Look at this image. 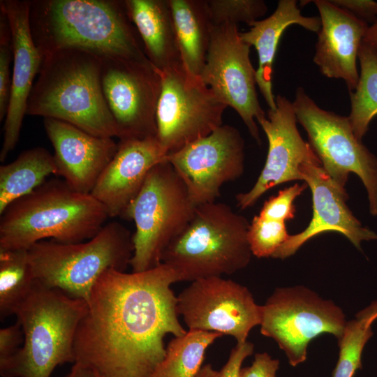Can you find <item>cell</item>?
<instances>
[{"label":"cell","mask_w":377,"mask_h":377,"mask_svg":"<svg viewBox=\"0 0 377 377\" xmlns=\"http://www.w3.org/2000/svg\"><path fill=\"white\" fill-rule=\"evenodd\" d=\"M360 71L355 89L350 93L348 116L355 137L362 141L377 115V56L363 41L358 52Z\"/></svg>","instance_id":"obj_28"},{"label":"cell","mask_w":377,"mask_h":377,"mask_svg":"<svg viewBox=\"0 0 377 377\" xmlns=\"http://www.w3.org/2000/svg\"><path fill=\"white\" fill-rule=\"evenodd\" d=\"M377 319V300L348 321L339 341V358L332 377H353L362 369V355L372 337V323Z\"/></svg>","instance_id":"obj_29"},{"label":"cell","mask_w":377,"mask_h":377,"mask_svg":"<svg viewBox=\"0 0 377 377\" xmlns=\"http://www.w3.org/2000/svg\"><path fill=\"white\" fill-rule=\"evenodd\" d=\"M300 172L311 191L313 217L306 229L290 235L272 258H288L312 237L329 231L342 234L358 249L362 241L377 239V235L354 216L346 203V190L332 179L318 158L304 163Z\"/></svg>","instance_id":"obj_17"},{"label":"cell","mask_w":377,"mask_h":377,"mask_svg":"<svg viewBox=\"0 0 377 377\" xmlns=\"http://www.w3.org/2000/svg\"><path fill=\"white\" fill-rule=\"evenodd\" d=\"M51 175H58L54 155L43 147L22 152L13 161L0 166V214L13 202L42 185Z\"/></svg>","instance_id":"obj_25"},{"label":"cell","mask_w":377,"mask_h":377,"mask_svg":"<svg viewBox=\"0 0 377 377\" xmlns=\"http://www.w3.org/2000/svg\"><path fill=\"white\" fill-rule=\"evenodd\" d=\"M223 335L188 330L168 343L162 361L151 377H195L201 369L207 348Z\"/></svg>","instance_id":"obj_26"},{"label":"cell","mask_w":377,"mask_h":377,"mask_svg":"<svg viewBox=\"0 0 377 377\" xmlns=\"http://www.w3.org/2000/svg\"><path fill=\"white\" fill-rule=\"evenodd\" d=\"M24 343V332L21 324L16 323L0 330V362L14 355Z\"/></svg>","instance_id":"obj_34"},{"label":"cell","mask_w":377,"mask_h":377,"mask_svg":"<svg viewBox=\"0 0 377 377\" xmlns=\"http://www.w3.org/2000/svg\"><path fill=\"white\" fill-rule=\"evenodd\" d=\"M28 250H0V318L15 313L38 286Z\"/></svg>","instance_id":"obj_27"},{"label":"cell","mask_w":377,"mask_h":377,"mask_svg":"<svg viewBox=\"0 0 377 377\" xmlns=\"http://www.w3.org/2000/svg\"><path fill=\"white\" fill-rule=\"evenodd\" d=\"M167 155L156 136L119 140L115 155L91 194L106 208L109 218L121 216L141 190L150 170Z\"/></svg>","instance_id":"obj_20"},{"label":"cell","mask_w":377,"mask_h":377,"mask_svg":"<svg viewBox=\"0 0 377 377\" xmlns=\"http://www.w3.org/2000/svg\"><path fill=\"white\" fill-rule=\"evenodd\" d=\"M64 377H103L94 369L80 362H75Z\"/></svg>","instance_id":"obj_38"},{"label":"cell","mask_w":377,"mask_h":377,"mask_svg":"<svg viewBox=\"0 0 377 377\" xmlns=\"http://www.w3.org/2000/svg\"><path fill=\"white\" fill-rule=\"evenodd\" d=\"M149 62L162 71L182 64L169 0H124Z\"/></svg>","instance_id":"obj_23"},{"label":"cell","mask_w":377,"mask_h":377,"mask_svg":"<svg viewBox=\"0 0 377 377\" xmlns=\"http://www.w3.org/2000/svg\"><path fill=\"white\" fill-rule=\"evenodd\" d=\"M249 223L223 202L198 205L186 228L166 247L161 263L179 281L230 275L246 267L252 253Z\"/></svg>","instance_id":"obj_6"},{"label":"cell","mask_w":377,"mask_h":377,"mask_svg":"<svg viewBox=\"0 0 377 377\" xmlns=\"http://www.w3.org/2000/svg\"><path fill=\"white\" fill-rule=\"evenodd\" d=\"M362 41L365 43L377 56V21L369 25Z\"/></svg>","instance_id":"obj_39"},{"label":"cell","mask_w":377,"mask_h":377,"mask_svg":"<svg viewBox=\"0 0 377 377\" xmlns=\"http://www.w3.org/2000/svg\"><path fill=\"white\" fill-rule=\"evenodd\" d=\"M177 298V312L188 330L230 335L237 343H244L250 331L260 324L261 306L246 286L230 279H198Z\"/></svg>","instance_id":"obj_13"},{"label":"cell","mask_w":377,"mask_h":377,"mask_svg":"<svg viewBox=\"0 0 377 377\" xmlns=\"http://www.w3.org/2000/svg\"><path fill=\"white\" fill-rule=\"evenodd\" d=\"M250 47L242 40L237 24L214 25L200 78L220 101L237 112L260 144L256 121L266 115L256 92V70L251 62Z\"/></svg>","instance_id":"obj_12"},{"label":"cell","mask_w":377,"mask_h":377,"mask_svg":"<svg viewBox=\"0 0 377 377\" xmlns=\"http://www.w3.org/2000/svg\"><path fill=\"white\" fill-rule=\"evenodd\" d=\"M26 114L69 123L98 137L119 138L101 84V59L78 50L44 56Z\"/></svg>","instance_id":"obj_3"},{"label":"cell","mask_w":377,"mask_h":377,"mask_svg":"<svg viewBox=\"0 0 377 377\" xmlns=\"http://www.w3.org/2000/svg\"><path fill=\"white\" fill-rule=\"evenodd\" d=\"M161 94L156 110V138L168 153L205 137L223 125L228 107L182 64L158 71Z\"/></svg>","instance_id":"obj_11"},{"label":"cell","mask_w":377,"mask_h":377,"mask_svg":"<svg viewBox=\"0 0 377 377\" xmlns=\"http://www.w3.org/2000/svg\"><path fill=\"white\" fill-rule=\"evenodd\" d=\"M43 125L54 149L57 176L73 190L91 193L115 155L118 143L55 119L44 118Z\"/></svg>","instance_id":"obj_19"},{"label":"cell","mask_w":377,"mask_h":377,"mask_svg":"<svg viewBox=\"0 0 377 377\" xmlns=\"http://www.w3.org/2000/svg\"><path fill=\"white\" fill-rule=\"evenodd\" d=\"M29 25L43 57L72 49L101 59L149 62L124 0L29 1Z\"/></svg>","instance_id":"obj_2"},{"label":"cell","mask_w":377,"mask_h":377,"mask_svg":"<svg viewBox=\"0 0 377 377\" xmlns=\"http://www.w3.org/2000/svg\"><path fill=\"white\" fill-rule=\"evenodd\" d=\"M253 344L248 341L237 343L231 350L228 360L219 371V377H239L244 360L253 354Z\"/></svg>","instance_id":"obj_36"},{"label":"cell","mask_w":377,"mask_h":377,"mask_svg":"<svg viewBox=\"0 0 377 377\" xmlns=\"http://www.w3.org/2000/svg\"><path fill=\"white\" fill-rule=\"evenodd\" d=\"M214 25L245 22L250 26L267 11L263 0H207Z\"/></svg>","instance_id":"obj_31"},{"label":"cell","mask_w":377,"mask_h":377,"mask_svg":"<svg viewBox=\"0 0 377 377\" xmlns=\"http://www.w3.org/2000/svg\"><path fill=\"white\" fill-rule=\"evenodd\" d=\"M331 1L367 24H372L377 21V1L372 0H331Z\"/></svg>","instance_id":"obj_37"},{"label":"cell","mask_w":377,"mask_h":377,"mask_svg":"<svg viewBox=\"0 0 377 377\" xmlns=\"http://www.w3.org/2000/svg\"><path fill=\"white\" fill-rule=\"evenodd\" d=\"M195 377H219V371L214 369L211 364H206Z\"/></svg>","instance_id":"obj_40"},{"label":"cell","mask_w":377,"mask_h":377,"mask_svg":"<svg viewBox=\"0 0 377 377\" xmlns=\"http://www.w3.org/2000/svg\"><path fill=\"white\" fill-rule=\"evenodd\" d=\"M306 187V184L294 185L279 192L277 195L269 198L265 202L260 212L259 216L263 219L285 222L295 216V199Z\"/></svg>","instance_id":"obj_33"},{"label":"cell","mask_w":377,"mask_h":377,"mask_svg":"<svg viewBox=\"0 0 377 377\" xmlns=\"http://www.w3.org/2000/svg\"><path fill=\"white\" fill-rule=\"evenodd\" d=\"M182 63L200 77L214 27L207 0H169Z\"/></svg>","instance_id":"obj_24"},{"label":"cell","mask_w":377,"mask_h":377,"mask_svg":"<svg viewBox=\"0 0 377 377\" xmlns=\"http://www.w3.org/2000/svg\"><path fill=\"white\" fill-rule=\"evenodd\" d=\"M133 252V235L113 221L85 242H38L28 249V257L40 286L88 302L100 276L110 269L125 272Z\"/></svg>","instance_id":"obj_7"},{"label":"cell","mask_w":377,"mask_h":377,"mask_svg":"<svg viewBox=\"0 0 377 377\" xmlns=\"http://www.w3.org/2000/svg\"><path fill=\"white\" fill-rule=\"evenodd\" d=\"M101 84L119 140L156 136V110L161 89L151 63L101 59Z\"/></svg>","instance_id":"obj_14"},{"label":"cell","mask_w":377,"mask_h":377,"mask_svg":"<svg viewBox=\"0 0 377 377\" xmlns=\"http://www.w3.org/2000/svg\"><path fill=\"white\" fill-rule=\"evenodd\" d=\"M88 302L40 284L15 315L24 332V343L0 362L1 377H50L59 365L75 363L73 344Z\"/></svg>","instance_id":"obj_5"},{"label":"cell","mask_w":377,"mask_h":377,"mask_svg":"<svg viewBox=\"0 0 377 377\" xmlns=\"http://www.w3.org/2000/svg\"><path fill=\"white\" fill-rule=\"evenodd\" d=\"M279 364V361L267 353H258L250 366L242 367L239 377H277Z\"/></svg>","instance_id":"obj_35"},{"label":"cell","mask_w":377,"mask_h":377,"mask_svg":"<svg viewBox=\"0 0 377 377\" xmlns=\"http://www.w3.org/2000/svg\"><path fill=\"white\" fill-rule=\"evenodd\" d=\"M293 105L325 172L343 189L349 173L356 174L366 188L369 212L377 216V158L355 137L348 117L320 108L301 87Z\"/></svg>","instance_id":"obj_9"},{"label":"cell","mask_w":377,"mask_h":377,"mask_svg":"<svg viewBox=\"0 0 377 377\" xmlns=\"http://www.w3.org/2000/svg\"><path fill=\"white\" fill-rule=\"evenodd\" d=\"M197 205L171 164L165 159L150 170L136 197L121 215L133 221L134 272L161 265L168 244L186 228Z\"/></svg>","instance_id":"obj_8"},{"label":"cell","mask_w":377,"mask_h":377,"mask_svg":"<svg viewBox=\"0 0 377 377\" xmlns=\"http://www.w3.org/2000/svg\"><path fill=\"white\" fill-rule=\"evenodd\" d=\"M293 24H297L318 34L321 22L319 17L304 16L297 6V1L280 0L272 15L253 22L247 31L240 32L242 40L251 47L254 46L258 52L256 84L269 110L276 109V97L272 91L275 54L283 33Z\"/></svg>","instance_id":"obj_22"},{"label":"cell","mask_w":377,"mask_h":377,"mask_svg":"<svg viewBox=\"0 0 377 377\" xmlns=\"http://www.w3.org/2000/svg\"><path fill=\"white\" fill-rule=\"evenodd\" d=\"M179 282L161 263L140 272L110 269L94 285L75 336V362L103 377H151L165 354L164 337L184 334L177 298Z\"/></svg>","instance_id":"obj_1"},{"label":"cell","mask_w":377,"mask_h":377,"mask_svg":"<svg viewBox=\"0 0 377 377\" xmlns=\"http://www.w3.org/2000/svg\"><path fill=\"white\" fill-rule=\"evenodd\" d=\"M0 13V121H4L10 96L13 57L10 24L6 14Z\"/></svg>","instance_id":"obj_32"},{"label":"cell","mask_w":377,"mask_h":377,"mask_svg":"<svg viewBox=\"0 0 377 377\" xmlns=\"http://www.w3.org/2000/svg\"><path fill=\"white\" fill-rule=\"evenodd\" d=\"M166 160L184 183L195 205L215 202L221 186L239 177L244 168V141L225 124L202 138L168 153Z\"/></svg>","instance_id":"obj_15"},{"label":"cell","mask_w":377,"mask_h":377,"mask_svg":"<svg viewBox=\"0 0 377 377\" xmlns=\"http://www.w3.org/2000/svg\"><path fill=\"white\" fill-rule=\"evenodd\" d=\"M0 10L10 24L13 53L10 96L0 151V161H4L18 142L34 80L43 58L31 33L29 1L1 0Z\"/></svg>","instance_id":"obj_18"},{"label":"cell","mask_w":377,"mask_h":377,"mask_svg":"<svg viewBox=\"0 0 377 377\" xmlns=\"http://www.w3.org/2000/svg\"><path fill=\"white\" fill-rule=\"evenodd\" d=\"M0 250H28L47 238L64 243L94 237L109 218L91 193L71 188L63 180L45 181L0 214Z\"/></svg>","instance_id":"obj_4"},{"label":"cell","mask_w":377,"mask_h":377,"mask_svg":"<svg viewBox=\"0 0 377 377\" xmlns=\"http://www.w3.org/2000/svg\"><path fill=\"white\" fill-rule=\"evenodd\" d=\"M341 309L304 286L276 288L261 306L260 333L274 339L293 367L303 363L309 342L325 333L340 339Z\"/></svg>","instance_id":"obj_10"},{"label":"cell","mask_w":377,"mask_h":377,"mask_svg":"<svg viewBox=\"0 0 377 377\" xmlns=\"http://www.w3.org/2000/svg\"><path fill=\"white\" fill-rule=\"evenodd\" d=\"M321 22L313 62L329 78L342 79L349 92L358 83L357 61L369 24L331 1L314 0Z\"/></svg>","instance_id":"obj_21"},{"label":"cell","mask_w":377,"mask_h":377,"mask_svg":"<svg viewBox=\"0 0 377 377\" xmlns=\"http://www.w3.org/2000/svg\"><path fill=\"white\" fill-rule=\"evenodd\" d=\"M285 222L255 216L247 231V241L252 255L258 258L272 257L289 237Z\"/></svg>","instance_id":"obj_30"},{"label":"cell","mask_w":377,"mask_h":377,"mask_svg":"<svg viewBox=\"0 0 377 377\" xmlns=\"http://www.w3.org/2000/svg\"><path fill=\"white\" fill-rule=\"evenodd\" d=\"M276 109L257 122L268 140L265 165L250 191L236 195L237 205L242 209L253 206L269 189L289 181L302 180L301 165L318 158L309 142L300 135L293 102L277 95Z\"/></svg>","instance_id":"obj_16"}]
</instances>
